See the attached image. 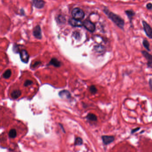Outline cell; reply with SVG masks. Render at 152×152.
<instances>
[{
  "instance_id": "8",
  "label": "cell",
  "mask_w": 152,
  "mask_h": 152,
  "mask_svg": "<svg viewBox=\"0 0 152 152\" xmlns=\"http://www.w3.org/2000/svg\"><path fill=\"white\" fill-rule=\"evenodd\" d=\"M33 5L37 9H42L44 7L45 2L43 0H31Z\"/></svg>"
},
{
  "instance_id": "25",
  "label": "cell",
  "mask_w": 152,
  "mask_h": 152,
  "mask_svg": "<svg viewBox=\"0 0 152 152\" xmlns=\"http://www.w3.org/2000/svg\"><path fill=\"white\" fill-rule=\"evenodd\" d=\"M147 65L148 68L152 69V61H148Z\"/></svg>"
},
{
  "instance_id": "9",
  "label": "cell",
  "mask_w": 152,
  "mask_h": 152,
  "mask_svg": "<svg viewBox=\"0 0 152 152\" xmlns=\"http://www.w3.org/2000/svg\"><path fill=\"white\" fill-rule=\"evenodd\" d=\"M103 143L107 145L112 142L115 140L114 137L112 136H102Z\"/></svg>"
},
{
  "instance_id": "13",
  "label": "cell",
  "mask_w": 152,
  "mask_h": 152,
  "mask_svg": "<svg viewBox=\"0 0 152 152\" xmlns=\"http://www.w3.org/2000/svg\"><path fill=\"white\" fill-rule=\"evenodd\" d=\"M125 13L130 21H132L133 17L135 15V13L132 10H127L125 11Z\"/></svg>"
},
{
  "instance_id": "29",
  "label": "cell",
  "mask_w": 152,
  "mask_h": 152,
  "mask_svg": "<svg viewBox=\"0 0 152 152\" xmlns=\"http://www.w3.org/2000/svg\"><path fill=\"white\" fill-rule=\"evenodd\" d=\"M21 14H22V15H24V14H25V11H24V10L23 9H21Z\"/></svg>"
},
{
  "instance_id": "24",
  "label": "cell",
  "mask_w": 152,
  "mask_h": 152,
  "mask_svg": "<svg viewBox=\"0 0 152 152\" xmlns=\"http://www.w3.org/2000/svg\"><path fill=\"white\" fill-rule=\"evenodd\" d=\"M140 129V127H137V128H136L133 129H132V130H131V134H134L135 133H136L137 132L139 131Z\"/></svg>"
},
{
  "instance_id": "16",
  "label": "cell",
  "mask_w": 152,
  "mask_h": 152,
  "mask_svg": "<svg viewBox=\"0 0 152 152\" xmlns=\"http://www.w3.org/2000/svg\"><path fill=\"white\" fill-rule=\"evenodd\" d=\"M143 45L145 48L148 51H150V44L149 42H148V41L146 39L143 40Z\"/></svg>"
},
{
  "instance_id": "28",
  "label": "cell",
  "mask_w": 152,
  "mask_h": 152,
  "mask_svg": "<svg viewBox=\"0 0 152 152\" xmlns=\"http://www.w3.org/2000/svg\"><path fill=\"white\" fill-rule=\"evenodd\" d=\"M40 63H41L40 62H36L35 63H34V64L33 65V67H36L37 66H38V65H39V64Z\"/></svg>"
},
{
  "instance_id": "10",
  "label": "cell",
  "mask_w": 152,
  "mask_h": 152,
  "mask_svg": "<svg viewBox=\"0 0 152 152\" xmlns=\"http://www.w3.org/2000/svg\"><path fill=\"white\" fill-rule=\"evenodd\" d=\"M59 96L61 98L69 99L71 97L70 93L67 90H63L59 93Z\"/></svg>"
},
{
  "instance_id": "22",
  "label": "cell",
  "mask_w": 152,
  "mask_h": 152,
  "mask_svg": "<svg viewBox=\"0 0 152 152\" xmlns=\"http://www.w3.org/2000/svg\"><path fill=\"white\" fill-rule=\"evenodd\" d=\"M13 50H14V51L15 53H19V51H20L19 47H18V46L16 44H14V47H13Z\"/></svg>"
},
{
  "instance_id": "5",
  "label": "cell",
  "mask_w": 152,
  "mask_h": 152,
  "mask_svg": "<svg viewBox=\"0 0 152 152\" xmlns=\"http://www.w3.org/2000/svg\"><path fill=\"white\" fill-rule=\"evenodd\" d=\"M19 53L21 61L24 63H28L29 59V55L27 51L26 50H21L19 51Z\"/></svg>"
},
{
  "instance_id": "1",
  "label": "cell",
  "mask_w": 152,
  "mask_h": 152,
  "mask_svg": "<svg viewBox=\"0 0 152 152\" xmlns=\"http://www.w3.org/2000/svg\"><path fill=\"white\" fill-rule=\"evenodd\" d=\"M104 13L107 15L109 18L117 26L121 29H124V21L121 17L112 12H110L108 9L104 10Z\"/></svg>"
},
{
  "instance_id": "7",
  "label": "cell",
  "mask_w": 152,
  "mask_h": 152,
  "mask_svg": "<svg viewBox=\"0 0 152 152\" xmlns=\"http://www.w3.org/2000/svg\"><path fill=\"white\" fill-rule=\"evenodd\" d=\"M69 23L73 27H82L83 26V22L81 21V20L74 18L69 19Z\"/></svg>"
},
{
  "instance_id": "12",
  "label": "cell",
  "mask_w": 152,
  "mask_h": 152,
  "mask_svg": "<svg viewBox=\"0 0 152 152\" xmlns=\"http://www.w3.org/2000/svg\"><path fill=\"white\" fill-rule=\"evenodd\" d=\"M49 64L50 65L54 66L55 67H59L61 65V62L55 58L52 59L51 61L49 62Z\"/></svg>"
},
{
  "instance_id": "21",
  "label": "cell",
  "mask_w": 152,
  "mask_h": 152,
  "mask_svg": "<svg viewBox=\"0 0 152 152\" xmlns=\"http://www.w3.org/2000/svg\"><path fill=\"white\" fill-rule=\"evenodd\" d=\"M90 91L92 93L95 94L96 93L97 91V89L96 88V87L94 86H91L89 88Z\"/></svg>"
},
{
  "instance_id": "17",
  "label": "cell",
  "mask_w": 152,
  "mask_h": 152,
  "mask_svg": "<svg viewBox=\"0 0 152 152\" xmlns=\"http://www.w3.org/2000/svg\"><path fill=\"white\" fill-rule=\"evenodd\" d=\"M11 74H12V72H11V70L8 69V70H6L4 73L3 74V76L5 79H9V78L10 77V76L11 75Z\"/></svg>"
},
{
  "instance_id": "18",
  "label": "cell",
  "mask_w": 152,
  "mask_h": 152,
  "mask_svg": "<svg viewBox=\"0 0 152 152\" xmlns=\"http://www.w3.org/2000/svg\"><path fill=\"white\" fill-rule=\"evenodd\" d=\"M87 118L88 119L91 120V121H97V117L96 115H94L92 113H89L87 116Z\"/></svg>"
},
{
  "instance_id": "23",
  "label": "cell",
  "mask_w": 152,
  "mask_h": 152,
  "mask_svg": "<svg viewBox=\"0 0 152 152\" xmlns=\"http://www.w3.org/2000/svg\"><path fill=\"white\" fill-rule=\"evenodd\" d=\"M32 84H33V82L32 81L29 80H27L24 83V86L26 87H27L28 86Z\"/></svg>"
},
{
  "instance_id": "4",
  "label": "cell",
  "mask_w": 152,
  "mask_h": 152,
  "mask_svg": "<svg viewBox=\"0 0 152 152\" xmlns=\"http://www.w3.org/2000/svg\"><path fill=\"white\" fill-rule=\"evenodd\" d=\"M83 26H84L85 29L89 32H94L95 31L96 27L95 25L88 20H85L83 21Z\"/></svg>"
},
{
  "instance_id": "6",
  "label": "cell",
  "mask_w": 152,
  "mask_h": 152,
  "mask_svg": "<svg viewBox=\"0 0 152 152\" xmlns=\"http://www.w3.org/2000/svg\"><path fill=\"white\" fill-rule=\"evenodd\" d=\"M33 35L35 38L38 39H41L42 38L41 30L40 26H36L33 30Z\"/></svg>"
},
{
  "instance_id": "15",
  "label": "cell",
  "mask_w": 152,
  "mask_h": 152,
  "mask_svg": "<svg viewBox=\"0 0 152 152\" xmlns=\"http://www.w3.org/2000/svg\"><path fill=\"white\" fill-rule=\"evenodd\" d=\"M9 136L10 138H14L16 137V131L15 129H12L10 130L9 133Z\"/></svg>"
},
{
  "instance_id": "2",
  "label": "cell",
  "mask_w": 152,
  "mask_h": 152,
  "mask_svg": "<svg viewBox=\"0 0 152 152\" xmlns=\"http://www.w3.org/2000/svg\"><path fill=\"white\" fill-rule=\"evenodd\" d=\"M72 15L73 18L77 20H81L84 18V13L82 9L79 8H76L73 9L72 12Z\"/></svg>"
},
{
  "instance_id": "3",
  "label": "cell",
  "mask_w": 152,
  "mask_h": 152,
  "mask_svg": "<svg viewBox=\"0 0 152 152\" xmlns=\"http://www.w3.org/2000/svg\"><path fill=\"white\" fill-rule=\"evenodd\" d=\"M143 26L144 30L148 37L152 39V28L146 21H143Z\"/></svg>"
},
{
  "instance_id": "19",
  "label": "cell",
  "mask_w": 152,
  "mask_h": 152,
  "mask_svg": "<svg viewBox=\"0 0 152 152\" xmlns=\"http://www.w3.org/2000/svg\"><path fill=\"white\" fill-rule=\"evenodd\" d=\"M83 143L82 139L80 137H77L76 138L75 141V145H82Z\"/></svg>"
},
{
  "instance_id": "30",
  "label": "cell",
  "mask_w": 152,
  "mask_h": 152,
  "mask_svg": "<svg viewBox=\"0 0 152 152\" xmlns=\"http://www.w3.org/2000/svg\"></svg>"
},
{
  "instance_id": "14",
  "label": "cell",
  "mask_w": 152,
  "mask_h": 152,
  "mask_svg": "<svg viewBox=\"0 0 152 152\" xmlns=\"http://www.w3.org/2000/svg\"><path fill=\"white\" fill-rule=\"evenodd\" d=\"M143 55L147 60L148 61H152V55L145 51H141Z\"/></svg>"
},
{
  "instance_id": "20",
  "label": "cell",
  "mask_w": 152,
  "mask_h": 152,
  "mask_svg": "<svg viewBox=\"0 0 152 152\" xmlns=\"http://www.w3.org/2000/svg\"><path fill=\"white\" fill-rule=\"evenodd\" d=\"M57 20H58V21H59L60 23H64L66 21L65 17L62 16H59L57 17Z\"/></svg>"
},
{
  "instance_id": "11",
  "label": "cell",
  "mask_w": 152,
  "mask_h": 152,
  "mask_svg": "<svg viewBox=\"0 0 152 152\" xmlns=\"http://www.w3.org/2000/svg\"><path fill=\"white\" fill-rule=\"evenodd\" d=\"M21 91L18 90H16L12 92L11 96L13 98L16 99L18 98L19 97L21 96Z\"/></svg>"
},
{
  "instance_id": "27",
  "label": "cell",
  "mask_w": 152,
  "mask_h": 152,
  "mask_svg": "<svg viewBox=\"0 0 152 152\" xmlns=\"http://www.w3.org/2000/svg\"><path fill=\"white\" fill-rule=\"evenodd\" d=\"M146 7L148 9H152V3H148L147 5H146Z\"/></svg>"
},
{
  "instance_id": "26",
  "label": "cell",
  "mask_w": 152,
  "mask_h": 152,
  "mask_svg": "<svg viewBox=\"0 0 152 152\" xmlns=\"http://www.w3.org/2000/svg\"><path fill=\"white\" fill-rule=\"evenodd\" d=\"M149 86L150 90L152 91V79H150L149 81Z\"/></svg>"
}]
</instances>
